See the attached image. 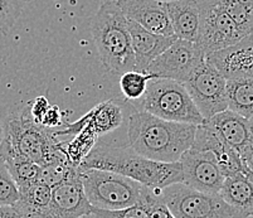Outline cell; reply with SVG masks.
I'll return each instance as SVG.
<instances>
[{
    "label": "cell",
    "mask_w": 253,
    "mask_h": 218,
    "mask_svg": "<svg viewBox=\"0 0 253 218\" xmlns=\"http://www.w3.org/2000/svg\"><path fill=\"white\" fill-rule=\"evenodd\" d=\"M49 106V102H48V100L44 96H39V97H37L36 100L32 101L28 106L29 114H31L32 119H33L37 124L41 125V121L44 118L45 112L48 111Z\"/></svg>",
    "instance_id": "4dcf8cb0"
},
{
    "label": "cell",
    "mask_w": 253,
    "mask_h": 218,
    "mask_svg": "<svg viewBox=\"0 0 253 218\" xmlns=\"http://www.w3.org/2000/svg\"><path fill=\"white\" fill-rule=\"evenodd\" d=\"M19 199V190L8 169V165L0 157V206H14Z\"/></svg>",
    "instance_id": "83f0119b"
},
{
    "label": "cell",
    "mask_w": 253,
    "mask_h": 218,
    "mask_svg": "<svg viewBox=\"0 0 253 218\" xmlns=\"http://www.w3.org/2000/svg\"><path fill=\"white\" fill-rule=\"evenodd\" d=\"M164 4L176 38L197 42L199 31V8L197 0H176Z\"/></svg>",
    "instance_id": "ac0fdd59"
},
{
    "label": "cell",
    "mask_w": 253,
    "mask_h": 218,
    "mask_svg": "<svg viewBox=\"0 0 253 218\" xmlns=\"http://www.w3.org/2000/svg\"><path fill=\"white\" fill-rule=\"evenodd\" d=\"M190 149L197 151H209L213 154L218 168L225 178L243 173L239 154L228 144L224 143L219 135L207 124L203 123L202 125L197 126Z\"/></svg>",
    "instance_id": "9a60e30c"
},
{
    "label": "cell",
    "mask_w": 253,
    "mask_h": 218,
    "mask_svg": "<svg viewBox=\"0 0 253 218\" xmlns=\"http://www.w3.org/2000/svg\"><path fill=\"white\" fill-rule=\"evenodd\" d=\"M3 134H4L3 124H1V121H0V144H1V140H3Z\"/></svg>",
    "instance_id": "d590c367"
},
{
    "label": "cell",
    "mask_w": 253,
    "mask_h": 218,
    "mask_svg": "<svg viewBox=\"0 0 253 218\" xmlns=\"http://www.w3.org/2000/svg\"><path fill=\"white\" fill-rule=\"evenodd\" d=\"M22 0H0V34H8L23 9Z\"/></svg>",
    "instance_id": "f1b7e54d"
},
{
    "label": "cell",
    "mask_w": 253,
    "mask_h": 218,
    "mask_svg": "<svg viewBox=\"0 0 253 218\" xmlns=\"http://www.w3.org/2000/svg\"><path fill=\"white\" fill-rule=\"evenodd\" d=\"M204 124L214 130L220 139L237 153L253 141L247 119L228 109L214 115L208 120H204Z\"/></svg>",
    "instance_id": "e0dca14e"
},
{
    "label": "cell",
    "mask_w": 253,
    "mask_h": 218,
    "mask_svg": "<svg viewBox=\"0 0 253 218\" xmlns=\"http://www.w3.org/2000/svg\"><path fill=\"white\" fill-rule=\"evenodd\" d=\"M92 207L84 193L81 171L78 169L66 182L52 188L49 210L45 218H80L92 215Z\"/></svg>",
    "instance_id": "7c38bea8"
},
{
    "label": "cell",
    "mask_w": 253,
    "mask_h": 218,
    "mask_svg": "<svg viewBox=\"0 0 253 218\" xmlns=\"http://www.w3.org/2000/svg\"><path fill=\"white\" fill-rule=\"evenodd\" d=\"M3 130L0 157L17 154L39 165H47L61 148V141L52 130L44 129L32 119L28 107L10 116L3 125Z\"/></svg>",
    "instance_id": "277c9868"
},
{
    "label": "cell",
    "mask_w": 253,
    "mask_h": 218,
    "mask_svg": "<svg viewBox=\"0 0 253 218\" xmlns=\"http://www.w3.org/2000/svg\"><path fill=\"white\" fill-rule=\"evenodd\" d=\"M197 126L137 111L128 119V144L135 153L154 162L178 163L192 146Z\"/></svg>",
    "instance_id": "6da1fadb"
},
{
    "label": "cell",
    "mask_w": 253,
    "mask_h": 218,
    "mask_svg": "<svg viewBox=\"0 0 253 218\" xmlns=\"http://www.w3.org/2000/svg\"><path fill=\"white\" fill-rule=\"evenodd\" d=\"M158 193V192H156ZM172 215L170 213V211L168 210V207L163 203L158 197V201L151 206L150 208V217L149 218H171Z\"/></svg>",
    "instance_id": "d6a6232c"
},
{
    "label": "cell",
    "mask_w": 253,
    "mask_h": 218,
    "mask_svg": "<svg viewBox=\"0 0 253 218\" xmlns=\"http://www.w3.org/2000/svg\"><path fill=\"white\" fill-rule=\"evenodd\" d=\"M142 106L144 111L163 120L193 125L204 123L184 85L172 80H150Z\"/></svg>",
    "instance_id": "8992f818"
},
{
    "label": "cell",
    "mask_w": 253,
    "mask_h": 218,
    "mask_svg": "<svg viewBox=\"0 0 253 218\" xmlns=\"http://www.w3.org/2000/svg\"><path fill=\"white\" fill-rule=\"evenodd\" d=\"M183 184L192 189L209 194H218L225 176L218 168L213 154L189 149L181 155Z\"/></svg>",
    "instance_id": "8fae6325"
},
{
    "label": "cell",
    "mask_w": 253,
    "mask_h": 218,
    "mask_svg": "<svg viewBox=\"0 0 253 218\" xmlns=\"http://www.w3.org/2000/svg\"><path fill=\"white\" fill-rule=\"evenodd\" d=\"M171 218H174V216H172V217H171Z\"/></svg>",
    "instance_id": "60d3db41"
},
{
    "label": "cell",
    "mask_w": 253,
    "mask_h": 218,
    "mask_svg": "<svg viewBox=\"0 0 253 218\" xmlns=\"http://www.w3.org/2000/svg\"><path fill=\"white\" fill-rule=\"evenodd\" d=\"M50 197L52 188L37 182L19 190V199L14 207L29 218H45L49 210Z\"/></svg>",
    "instance_id": "ffe728a7"
},
{
    "label": "cell",
    "mask_w": 253,
    "mask_h": 218,
    "mask_svg": "<svg viewBox=\"0 0 253 218\" xmlns=\"http://www.w3.org/2000/svg\"><path fill=\"white\" fill-rule=\"evenodd\" d=\"M218 194L231 207L253 217V182L243 173L227 176Z\"/></svg>",
    "instance_id": "d6986e66"
},
{
    "label": "cell",
    "mask_w": 253,
    "mask_h": 218,
    "mask_svg": "<svg viewBox=\"0 0 253 218\" xmlns=\"http://www.w3.org/2000/svg\"><path fill=\"white\" fill-rule=\"evenodd\" d=\"M225 84L224 76L206 57L183 85L204 120H208L228 109Z\"/></svg>",
    "instance_id": "9c48e42d"
},
{
    "label": "cell",
    "mask_w": 253,
    "mask_h": 218,
    "mask_svg": "<svg viewBox=\"0 0 253 218\" xmlns=\"http://www.w3.org/2000/svg\"><path fill=\"white\" fill-rule=\"evenodd\" d=\"M81 169L114 172L151 189H164L183 183L180 163H160L144 158L131 148L97 145L80 164Z\"/></svg>",
    "instance_id": "7a4b0ae2"
},
{
    "label": "cell",
    "mask_w": 253,
    "mask_h": 218,
    "mask_svg": "<svg viewBox=\"0 0 253 218\" xmlns=\"http://www.w3.org/2000/svg\"><path fill=\"white\" fill-rule=\"evenodd\" d=\"M22 1H31V0H22Z\"/></svg>",
    "instance_id": "f35d334b"
},
{
    "label": "cell",
    "mask_w": 253,
    "mask_h": 218,
    "mask_svg": "<svg viewBox=\"0 0 253 218\" xmlns=\"http://www.w3.org/2000/svg\"><path fill=\"white\" fill-rule=\"evenodd\" d=\"M206 57L197 43L176 40L151 62L148 75L151 80H172L184 84Z\"/></svg>",
    "instance_id": "30bf717a"
},
{
    "label": "cell",
    "mask_w": 253,
    "mask_h": 218,
    "mask_svg": "<svg viewBox=\"0 0 253 218\" xmlns=\"http://www.w3.org/2000/svg\"><path fill=\"white\" fill-rule=\"evenodd\" d=\"M63 121H62V115L59 111V107L56 105H50L48 111L45 112L44 118L41 121V126H43L44 129L48 130H56V129H62L63 126Z\"/></svg>",
    "instance_id": "f546056e"
},
{
    "label": "cell",
    "mask_w": 253,
    "mask_h": 218,
    "mask_svg": "<svg viewBox=\"0 0 253 218\" xmlns=\"http://www.w3.org/2000/svg\"><path fill=\"white\" fill-rule=\"evenodd\" d=\"M245 37L253 33V0H215Z\"/></svg>",
    "instance_id": "cb8c5ba5"
},
{
    "label": "cell",
    "mask_w": 253,
    "mask_h": 218,
    "mask_svg": "<svg viewBox=\"0 0 253 218\" xmlns=\"http://www.w3.org/2000/svg\"><path fill=\"white\" fill-rule=\"evenodd\" d=\"M156 192L174 218H248L225 203L219 194L198 192L183 183Z\"/></svg>",
    "instance_id": "52a82bcc"
},
{
    "label": "cell",
    "mask_w": 253,
    "mask_h": 218,
    "mask_svg": "<svg viewBox=\"0 0 253 218\" xmlns=\"http://www.w3.org/2000/svg\"><path fill=\"white\" fill-rule=\"evenodd\" d=\"M87 115L88 125L97 136L119 129L124 123L123 109L112 100L101 102Z\"/></svg>",
    "instance_id": "7402d4cb"
},
{
    "label": "cell",
    "mask_w": 253,
    "mask_h": 218,
    "mask_svg": "<svg viewBox=\"0 0 253 218\" xmlns=\"http://www.w3.org/2000/svg\"><path fill=\"white\" fill-rule=\"evenodd\" d=\"M78 169H80V167L72 164V163L41 165L38 183H42L49 188H54L61 183L66 182Z\"/></svg>",
    "instance_id": "4316f807"
},
{
    "label": "cell",
    "mask_w": 253,
    "mask_h": 218,
    "mask_svg": "<svg viewBox=\"0 0 253 218\" xmlns=\"http://www.w3.org/2000/svg\"><path fill=\"white\" fill-rule=\"evenodd\" d=\"M158 201L156 189H150L149 194L145 197L144 201L131 206V207L123 208L116 211H106L93 208L92 215L96 218H149L150 217V208Z\"/></svg>",
    "instance_id": "d4e9b609"
},
{
    "label": "cell",
    "mask_w": 253,
    "mask_h": 218,
    "mask_svg": "<svg viewBox=\"0 0 253 218\" xmlns=\"http://www.w3.org/2000/svg\"><path fill=\"white\" fill-rule=\"evenodd\" d=\"M238 154L239 158H241V162H242L243 174L253 182V141L248 144Z\"/></svg>",
    "instance_id": "1f68e13d"
},
{
    "label": "cell",
    "mask_w": 253,
    "mask_h": 218,
    "mask_svg": "<svg viewBox=\"0 0 253 218\" xmlns=\"http://www.w3.org/2000/svg\"><path fill=\"white\" fill-rule=\"evenodd\" d=\"M197 3L199 8V31L195 43L206 56L231 47L245 38L236 23L215 0H197Z\"/></svg>",
    "instance_id": "ba28073f"
},
{
    "label": "cell",
    "mask_w": 253,
    "mask_h": 218,
    "mask_svg": "<svg viewBox=\"0 0 253 218\" xmlns=\"http://www.w3.org/2000/svg\"><path fill=\"white\" fill-rule=\"evenodd\" d=\"M80 218H96L93 215H88V216H84V217H80Z\"/></svg>",
    "instance_id": "74e56055"
},
{
    "label": "cell",
    "mask_w": 253,
    "mask_h": 218,
    "mask_svg": "<svg viewBox=\"0 0 253 218\" xmlns=\"http://www.w3.org/2000/svg\"><path fill=\"white\" fill-rule=\"evenodd\" d=\"M91 32L103 66L119 75L135 70L127 19L116 1H106L91 20Z\"/></svg>",
    "instance_id": "3957f363"
},
{
    "label": "cell",
    "mask_w": 253,
    "mask_h": 218,
    "mask_svg": "<svg viewBox=\"0 0 253 218\" xmlns=\"http://www.w3.org/2000/svg\"><path fill=\"white\" fill-rule=\"evenodd\" d=\"M127 28L131 37V45L135 56V71L148 75L151 62L169 48L178 38L154 34L137 23L127 19Z\"/></svg>",
    "instance_id": "2e32d148"
},
{
    "label": "cell",
    "mask_w": 253,
    "mask_h": 218,
    "mask_svg": "<svg viewBox=\"0 0 253 218\" xmlns=\"http://www.w3.org/2000/svg\"><path fill=\"white\" fill-rule=\"evenodd\" d=\"M126 19L132 20L154 34L174 37L165 4L156 0H116Z\"/></svg>",
    "instance_id": "4fadbf2b"
},
{
    "label": "cell",
    "mask_w": 253,
    "mask_h": 218,
    "mask_svg": "<svg viewBox=\"0 0 253 218\" xmlns=\"http://www.w3.org/2000/svg\"><path fill=\"white\" fill-rule=\"evenodd\" d=\"M23 215L14 206H0V218H22Z\"/></svg>",
    "instance_id": "836d02e7"
},
{
    "label": "cell",
    "mask_w": 253,
    "mask_h": 218,
    "mask_svg": "<svg viewBox=\"0 0 253 218\" xmlns=\"http://www.w3.org/2000/svg\"><path fill=\"white\" fill-rule=\"evenodd\" d=\"M248 125H250V131H251V134H252V137H253V118L248 120Z\"/></svg>",
    "instance_id": "e575fe53"
},
{
    "label": "cell",
    "mask_w": 253,
    "mask_h": 218,
    "mask_svg": "<svg viewBox=\"0 0 253 218\" xmlns=\"http://www.w3.org/2000/svg\"><path fill=\"white\" fill-rule=\"evenodd\" d=\"M225 95L228 110L247 120L253 118V77L227 80Z\"/></svg>",
    "instance_id": "44dd1931"
},
{
    "label": "cell",
    "mask_w": 253,
    "mask_h": 218,
    "mask_svg": "<svg viewBox=\"0 0 253 218\" xmlns=\"http://www.w3.org/2000/svg\"><path fill=\"white\" fill-rule=\"evenodd\" d=\"M84 193L93 208L123 210L144 201L151 188L114 172L81 169Z\"/></svg>",
    "instance_id": "5b68a950"
},
{
    "label": "cell",
    "mask_w": 253,
    "mask_h": 218,
    "mask_svg": "<svg viewBox=\"0 0 253 218\" xmlns=\"http://www.w3.org/2000/svg\"><path fill=\"white\" fill-rule=\"evenodd\" d=\"M225 80L236 77H253V33L236 44L207 56Z\"/></svg>",
    "instance_id": "5bb4252c"
},
{
    "label": "cell",
    "mask_w": 253,
    "mask_h": 218,
    "mask_svg": "<svg viewBox=\"0 0 253 218\" xmlns=\"http://www.w3.org/2000/svg\"><path fill=\"white\" fill-rule=\"evenodd\" d=\"M8 165L18 190H22L38 182L41 165L17 154H6L1 157Z\"/></svg>",
    "instance_id": "603a6c76"
},
{
    "label": "cell",
    "mask_w": 253,
    "mask_h": 218,
    "mask_svg": "<svg viewBox=\"0 0 253 218\" xmlns=\"http://www.w3.org/2000/svg\"><path fill=\"white\" fill-rule=\"evenodd\" d=\"M22 218H29V217H27V216H23V217Z\"/></svg>",
    "instance_id": "ab89813d"
},
{
    "label": "cell",
    "mask_w": 253,
    "mask_h": 218,
    "mask_svg": "<svg viewBox=\"0 0 253 218\" xmlns=\"http://www.w3.org/2000/svg\"><path fill=\"white\" fill-rule=\"evenodd\" d=\"M156 1H160V3H169V1H176V0H156Z\"/></svg>",
    "instance_id": "8d00e7d4"
},
{
    "label": "cell",
    "mask_w": 253,
    "mask_h": 218,
    "mask_svg": "<svg viewBox=\"0 0 253 218\" xmlns=\"http://www.w3.org/2000/svg\"><path fill=\"white\" fill-rule=\"evenodd\" d=\"M149 75L137 72V71H128L121 75L120 79V88L127 100H137L144 97L146 89H148Z\"/></svg>",
    "instance_id": "484cf974"
}]
</instances>
